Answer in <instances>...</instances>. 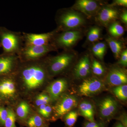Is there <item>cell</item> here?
Wrapping results in <instances>:
<instances>
[{
    "mask_svg": "<svg viewBox=\"0 0 127 127\" xmlns=\"http://www.w3.org/2000/svg\"><path fill=\"white\" fill-rule=\"evenodd\" d=\"M7 108L8 114L4 127H17L16 125V119L14 110L11 108Z\"/></svg>",
    "mask_w": 127,
    "mask_h": 127,
    "instance_id": "4316f807",
    "label": "cell"
},
{
    "mask_svg": "<svg viewBox=\"0 0 127 127\" xmlns=\"http://www.w3.org/2000/svg\"><path fill=\"white\" fill-rule=\"evenodd\" d=\"M77 101L74 96L65 93L52 105L53 113L51 121L62 118L76 106Z\"/></svg>",
    "mask_w": 127,
    "mask_h": 127,
    "instance_id": "52a82bcc",
    "label": "cell"
},
{
    "mask_svg": "<svg viewBox=\"0 0 127 127\" xmlns=\"http://www.w3.org/2000/svg\"><path fill=\"white\" fill-rule=\"evenodd\" d=\"M106 40L110 47L111 51L113 53L115 57L118 58L120 57L122 49V43L119 41L108 37Z\"/></svg>",
    "mask_w": 127,
    "mask_h": 127,
    "instance_id": "7402d4cb",
    "label": "cell"
},
{
    "mask_svg": "<svg viewBox=\"0 0 127 127\" xmlns=\"http://www.w3.org/2000/svg\"><path fill=\"white\" fill-rule=\"evenodd\" d=\"M117 103L111 97L105 98L99 105V110L101 116L105 119L112 117L117 109Z\"/></svg>",
    "mask_w": 127,
    "mask_h": 127,
    "instance_id": "e0dca14e",
    "label": "cell"
},
{
    "mask_svg": "<svg viewBox=\"0 0 127 127\" xmlns=\"http://www.w3.org/2000/svg\"><path fill=\"white\" fill-rule=\"evenodd\" d=\"M82 32L78 30L63 32L55 35L52 43L57 48L58 47L67 50L75 46L82 38Z\"/></svg>",
    "mask_w": 127,
    "mask_h": 127,
    "instance_id": "ba28073f",
    "label": "cell"
},
{
    "mask_svg": "<svg viewBox=\"0 0 127 127\" xmlns=\"http://www.w3.org/2000/svg\"><path fill=\"white\" fill-rule=\"evenodd\" d=\"M1 42L5 53L17 54L23 48V36L20 33L5 30L0 34Z\"/></svg>",
    "mask_w": 127,
    "mask_h": 127,
    "instance_id": "8992f818",
    "label": "cell"
},
{
    "mask_svg": "<svg viewBox=\"0 0 127 127\" xmlns=\"http://www.w3.org/2000/svg\"><path fill=\"white\" fill-rule=\"evenodd\" d=\"M91 72V65L88 55H86L81 58L74 70L75 76L78 78L86 77Z\"/></svg>",
    "mask_w": 127,
    "mask_h": 127,
    "instance_id": "ac0fdd59",
    "label": "cell"
},
{
    "mask_svg": "<svg viewBox=\"0 0 127 127\" xmlns=\"http://www.w3.org/2000/svg\"><path fill=\"white\" fill-rule=\"evenodd\" d=\"M92 71L94 75L100 76L104 75L105 73L103 66L99 62L94 59L92 66Z\"/></svg>",
    "mask_w": 127,
    "mask_h": 127,
    "instance_id": "83f0119b",
    "label": "cell"
},
{
    "mask_svg": "<svg viewBox=\"0 0 127 127\" xmlns=\"http://www.w3.org/2000/svg\"><path fill=\"white\" fill-rule=\"evenodd\" d=\"M98 50L105 55L107 50V46L106 43L103 42H98L94 45Z\"/></svg>",
    "mask_w": 127,
    "mask_h": 127,
    "instance_id": "836d02e7",
    "label": "cell"
},
{
    "mask_svg": "<svg viewBox=\"0 0 127 127\" xmlns=\"http://www.w3.org/2000/svg\"><path fill=\"white\" fill-rule=\"evenodd\" d=\"M93 53L94 55L98 58H99L100 60H102L103 59V57L104 56V54L97 49L95 46L94 45L92 48Z\"/></svg>",
    "mask_w": 127,
    "mask_h": 127,
    "instance_id": "d6a6232c",
    "label": "cell"
},
{
    "mask_svg": "<svg viewBox=\"0 0 127 127\" xmlns=\"http://www.w3.org/2000/svg\"><path fill=\"white\" fill-rule=\"evenodd\" d=\"M52 113V105L51 104H47L46 106L45 109L39 114L43 118L49 122L51 121Z\"/></svg>",
    "mask_w": 127,
    "mask_h": 127,
    "instance_id": "f1b7e54d",
    "label": "cell"
},
{
    "mask_svg": "<svg viewBox=\"0 0 127 127\" xmlns=\"http://www.w3.org/2000/svg\"><path fill=\"white\" fill-rule=\"evenodd\" d=\"M115 96L119 100H126L127 98V86L124 84L115 87L113 89Z\"/></svg>",
    "mask_w": 127,
    "mask_h": 127,
    "instance_id": "d4e9b609",
    "label": "cell"
},
{
    "mask_svg": "<svg viewBox=\"0 0 127 127\" xmlns=\"http://www.w3.org/2000/svg\"><path fill=\"white\" fill-rule=\"evenodd\" d=\"M16 122L21 127H24L26 121L35 112L28 100L21 99L14 108Z\"/></svg>",
    "mask_w": 127,
    "mask_h": 127,
    "instance_id": "4fadbf2b",
    "label": "cell"
},
{
    "mask_svg": "<svg viewBox=\"0 0 127 127\" xmlns=\"http://www.w3.org/2000/svg\"><path fill=\"white\" fill-rule=\"evenodd\" d=\"M106 81L111 86L116 87L126 84L127 82V72L120 67H113L107 74Z\"/></svg>",
    "mask_w": 127,
    "mask_h": 127,
    "instance_id": "9a60e30c",
    "label": "cell"
},
{
    "mask_svg": "<svg viewBox=\"0 0 127 127\" xmlns=\"http://www.w3.org/2000/svg\"><path fill=\"white\" fill-rule=\"evenodd\" d=\"M121 20L125 25L127 24V11H125L123 12L120 15Z\"/></svg>",
    "mask_w": 127,
    "mask_h": 127,
    "instance_id": "d590c367",
    "label": "cell"
},
{
    "mask_svg": "<svg viewBox=\"0 0 127 127\" xmlns=\"http://www.w3.org/2000/svg\"><path fill=\"white\" fill-rule=\"evenodd\" d=\"M108 32L111 36L114 37L122 36L124 32L123 27L117 22H113L109 26Z\"/></svg>",
    "mask_w": 127,
    "mask_h": 127,
    "instance_id": "603a6c76",
    "label": "cell"
},
{
    "mask_svg": "<svg viewBox=\"0 0 127 127\" xmlns=\"http://www.w3.org/2000/svg\"><path fill=\"white\" fill-rule=\"evenodd\" d=\"M76 53L65 51L57 56L46 58L48 71L52 78L64 72L70 66L76 58Z\"/></svg>",
    "mask_w": 127,
    "mask_h": 127,
    "instance_id": "3957f363",
    "label": "cell"
},
{
    "mask_svg": "<svg viewBox=\"0 0 127 127\" xmlns=\"http://www.w3.org/2000/svg\"><path fill=\"white\" fill-rule=\"evenodd\" d=\"M49 122L35 111L26 121L24 127H43L49 126Z\"/></svg>",
    "mask_w": 127,
    "mask_h": 127,
    "instance_id": "ffe728a7",
    "label": "cell"
},
{
    "mask_svg": "<svg viewBox=\"0 0 127 127\" xmlns=\"http://www.w3.org/2000/svg\"></svg>",
    "mask_w": 127,
    "mask_h": 127,
    "instance_id": "f35d334b",
    "label": "cell"
},
{
    "mask_svg": "<svg viewBox=\"0 0 127 127\" xmlns=\"http://www.w3.org/2000/svg\"><path fill=\"white\" fill-rule=\"evenodd\" d=\"M58 32L57 30L42 34L23 33L22 36L25 45L43 46L48 45L51 41L53 40Z\"/></svg>",
    "mask_w": 127,
    "mask_h": 127,
    "instance_id": "30bf717a",
    "label": "cell"
},
{
    "mask_svg": "<svg viewBox=\"0 0 127 127\" xmlns=\"http://www.w3.org/2000/svg\"><path fill=\"white\" fill-rule=\"evenodd\" d=\"M101 29L97 27L92 28L88 32L87 39L89 41L94 42L98 40L101 36Z\"/></svg>",
    "mask_w": 127,
    "mask_h": 127,
    "instance_id": "484cf974",
    "label": "cell"
},
{
    "mask_svg": "<svg viewBox=\"0 0 127 127\" xmlns=\"http://www.w3.org/2000/svg\"><path fill=\"white\" fill-rule=\"evenodd\" d=\"M46 58L20 62L14 75L22 98L29 101L44 91L52 80L47 68Z\"/></svg>",
    "mask_w": 127,
    "mask_h": 127,
    "instance_id": "6da1fadb",
    "label": "cell"
},
{
    "mask_svg": "<svg viewBox=\"0 0 127 127\" xmlns=\"http://www.w3.org/2000/svg\"><path fill=\"white\" fill-rule=\"evenodd\" d=\"M68 86L67 79L64 78H60L51 81L43 91L49 95L53 105L65 93Z\"/></svg>",
    "mask_w": 127,
    "mask_h": 127,
    "instance_id": "9c48e42d",
    "label": "cell"
},
{
    "mask_svg": "<svg viewBox=\"0 0 127 127\" xmlns=\"http://www.w3.org/2000/svg\"><path fill=\"white\" fill-rule=\"evenodd\" d=\"M86 21L83 16L79 12L64 10L57 16V30L59 32L74 30L83 26Z\"/></svg>",
    "mask_w": 127,
    "mask_h": 127,
    "instance_id": "277c9868",
    "label": "cell"
},
{
    "mask_svg": "<svg viewBox=\"0 0 127 127\" xmlns=\"http://www.w3.org/2000/svg\"><path fill=\"white\" fill-rule=\"evenodd\" d=\"M79 110L82 116L87 119L89 122H94V108L91 103L84 101L79 105Z\"/></svg>",
    "mask_w": 127,
    "mask_h": 127,
    "instance_id": "44dd1931",
    "label": "cell"
},
{
    "mask_svg": "<svg viewBox=\"0 0 127 127\" xmlns=\"http://www.w3.org/2000/svg\"><path fill=\"white\" fill-rule=\"evenodd\" d=\"M104 87L102 81L95 77L84 79L78 87V92L83 96H92L102 91Z\"/></svg>",
    "mask_w": 127,
    "mask_h": 127,
    "instance_id": "7c38bea8",
    "label": "cell"
},
{
    "mask_svg": "<svg viewBox=\"0 0 127 127\" xmlns=\"http://www.w3.org/2000/svg\"><path fill=\"white\" fill-rule=\"evenodd\" d=\"M96 15L97 21L102 26H107L117 19L119 12L113 7L105 6L101 8Z\"/></svg>",
    "mask_w": 127,
    "mask_h": 127,
    "instance_id": "2e32d148",
    "label": "cell"
},
{
    "mask_svg": "<svg viewBox=\"0 0 127 127\" xmlns=\"http://www.w3.org/2000/svg\"><path fill=\"white\" fill-rule=\"evenodd\" d=\"M78 114L75 111H71L63 116V119L66 126L67 127H72L75 125L77 120Z\"/></svg>",
    "mask_w": 127,
    "mask_h": 127,
    "instance_id": "cb8c5ba5",
    "label": "cell"
},
{
    "mask_svg": "<svg viewBox=\"0 0 127 127\" xmlns=\"http://www.w3.org/2000/svg\"><path fill=\"white\" fill-rule=\"evenodd\" d=\"M20 62L16 54L5 53L0 56V76L14 74Z\"/></svg>",
    "mask_w": 127,
    "mask_h": 127,
    "instance_id": "8fae6325",
    "label": "cell"
},
{
    "mask_svg": "<svg viewBox=\"0 0 127 127\" xmlns=\"http://www.w3.org/2000/svg\"><path fill=\"white\" fill-rule=\"evenodd\" d=\"M114 4L120 6L127 7V0H116L114 1Z\"/></svg>",
    "mask_w": 127,
    "mask_h": 127,
    "instance_id": "e575fe53",
    "label": "cell"
},
{
    "mask_svg": "<svg viewBox=\"0 0 127 127\" xmlns=\"http://www.w3.org/2000/svg\"><path fill=\"white\" fill-rule=\"evenodd\" d=\"M49 127V126H46V127Z\"/></svg>",
    "mask_w": 127,
    "mask_h": 127,
    "instance_id": "74e56055",
    "label": "cell"
},
{
    "mask_svg": "<svg viewBox=\"0 0 127 127\" xmlns=\"http://www.w3.org/2000/svg\"><path fill=\"white\" fill-rule=\"evenodd\" d=\"M22 98L14 74L0 76V105L13 109Z\"/></svg>",
    "mask_w": 127,
    "mask_h": 127,
    "instance_id": "7a4b0ae2",
    "label": "cell"
},
{
    "mask_svg": "<svg viewBox=\"0 0 127 127\" xmlns=\"http://www.w3.org/2000/svg\"><path fill=\"white\" fill-rule=\"evenodd\" d=\"M56 50L52 43L43 46L25 45L17 55L21 62L31 61L44 58L48 53Z\"/></svg>",
    "mask_w": 127,
    "mask_h": 127,
    "instance_id": "5b68a950",
    "label": "cell"
},
{
    "mask_svg": "<svg viewBox=\"0 0 127 127\" xmlns=\"http://www.w3.org/2000/svg\"><path fill=\"white\" fill-rule=\"evenodd\" d=\"M8 114L7 107L0 105V127H4Z\"/></svg>",
    "mask_w": 127,
    "mask_h": 127,
    "instance_id": "f546056e",
    "label": "cell"
},
{
    "mask_svg": "<svg viewBox=\"0 0 127 127\" xmlns=\"http://www.w3.org/2000/svg\"><path fill=\"white\" fill-rule=\"evenodd\" d=\"M120 59L119 63L124 66H127V50H124L120 55Z\"/></svg>",
    "mask_w": 127,
    "mask_h": 127,
    "instance_id": "4dcf8cb0",
    "label": "cell"
},
{
    "mask_svg": "<svg viewBox=\"0 0 127 127\" xmlns=\"http://www.w3.org/2000/svg\"><path fill=\"white\" fill-rule=\"evenodd\" d=\"M73 8L89 17L96 15L101 9L100 3L92 0H79L76 2Z\"/></svg>",
    "mask_w": 127,
    "mask_h": 127,
    "instance_id": "5bb4252c",
    "label": "cell"
},
{
    "mask_svg": "<svg viewBox=\"0 0 127 127\" xmlns=\"http://www.w3.org/2000/svg\"><path fill=\"white\" fill-rule=\"evenodd\" d=\"M114 127H124L121 124V123H118L114 126Z\"/></svg>",
    "mask_w": 127,
    "mask_h": 127,
    "instance_id": "8d00e7d4",
    "label": "cell"
},
{
    "mask_svg": "<svg viewBox=\"0 0 127 127\" xmlns=\"http://www.w3.org/2000/svg\"><path fill=\"white\" fill-rule=\"evenodd\" d=\"M83 127H106L103 124L94 122H87L84 123Z\"/></svg>",
    "mask_w": 127,
    "mask_h": 127,
    "instance_id": "1f68e13d",
    "label": "cell"
},
{
    "mask_svg": "<svg viewBox=\"0 0 127 127\" xmlns=\"http://www.w3.org/2000/svg\"><path fill=\"white\" fill-rule=\"evenodd\" d=\"M29 102L34 111L42 104H51L52 105L50 97L44 91L35 95L29 100Z\"/></svg>",
    "mask_w": 127,
    "mask_h": 127,
    "instance_id": "d6986e66",
    "label": "cell"
}]
</instances>
